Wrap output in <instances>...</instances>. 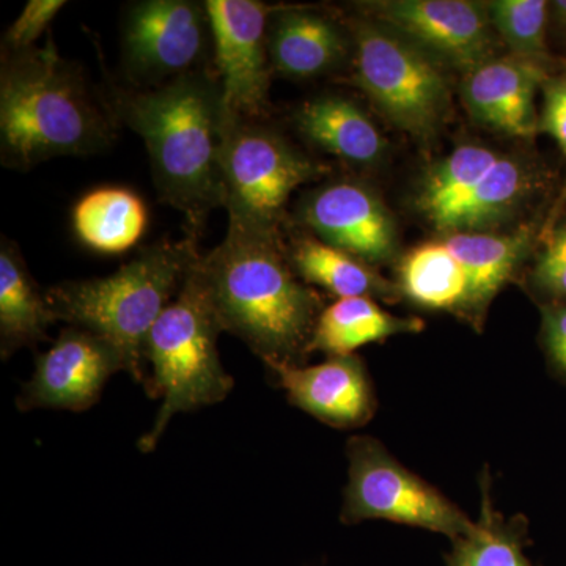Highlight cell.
Returning a JSON list of instances; mask_svg holds the SVG:
<instances>
[{
    "label": "cell",
    "mask_w": 566,
    "mask_h": 566,
    "mask_svg": "<svg viewBox=\"0 0 566 566\" xmlns=\"http://www.w3.org/2000/svg\"><path fill=\"white\" fill-rule=\"evenodd\" d=\"M296 222L308 233L370 264L397 252V226L378 193L359 181L337 180L304 197Z\"/></svg>",
    "instance_id": "obj_14"
},
{
    "label": "cell",
    "mask_w": 566,
    "mask_h": 566,
    "mask_svg": "<svg viewBox=\"0 0 566 566\" xmlns=\"http://www.w3.org/2000/svg\"><path fill=\"white\" fill-rule=\"evenodd\" d=\"M196 240H161L142 248L107 277L57 283L46 292L57 322L91 331L125 354L129 375L147 385L145 342L151 327L180 293L199 259Z\"/></svg>",
    "instance_id": "obj_4"
},
{
    "label": "cell",
    "mask_w": 566,
    "mask_h": 566,
    "mask_svg": "<svg viewBox=\"0 0 566 566\" xmlns=\"http://www.w3.org/2000/svg\"><path fill=\"white\" fill-rule=\"evenodd\" d=\"M294 408L338 430L364 427L375 417V386L356 354L327 357L318 365H286L270 370Z\"/></svg>",
    "instance_id": "obj_15"
},
{
    "label": "cell",
    "mask_w": 566,
    "mask_h": 566,
    "mask_svg": "<svg viewBox=\"0 0 566 566\" xmlns=\"http://www.w3.org/2000/svg\"><path fill=\"white\" fill-rule=\"evenodd\" d=\"M401 296L427 311L450 312L468 319L471 286L463 266L444 240L428 241L411 249L398 266Z\"/></svg>",
    "instance_id": "obj_23"
},
{
    "label": "cell",
    "mask_w": 566,
    "mask_h": 566,
    "mask_svg": "<svg viewBox=\"0 0 566 566\" xmlns=\"http://www.w3.org/2000/svg\"><path fill=\"white\" fill-rule=\"evenodd\" d=\"M549 6L545 0H493L486 10L494 31L512 48L513 55L545 63Z\"/></svg>",
    "instance_id": "obj_26"
},
{
    "label": "cell",
    "mask_w": 566,
    "mask_h": 566,
    "mask_svg": "<svg viewBox=\"0 0 566 566\" xmlns=\"http://www.w3.org/2000/svg\"><path fill=\"white\" fill-rule=\"evenodd\" d=\"M196 263L145 342L148 379L144 389L153 400L159 398L161 406L151 430L140 438L144 453L155 450L175 416L221 403L233 390L234 379L227 374L218 352L221 323Z\"/></svg>",
    "instance_id": "obj_5"
},
{
    "label": "cell",
    "mask_w": 566,
    "mask_h": 566,
    "mask_svg": "<svg viewBox=\"0 0 566 566\" xmlns=\"http://www.w3.org/2000/svg\"><path fill=\"white\" fill-rule=\"evenodd\" d=\"M547 77L545 63L513 54L493 57L465 73L461 96L480 125L505 136L531 139L539 132L536 92Z\"/></svg>",
    "instance_id": "obj_16"
},
{
    "label": "cell",
    "mask_w": 566,
    "mask_h": 566,
    "mask_svg": "<svg viewBox=\"0 0 566 566\" xmlns=\"http://www.w3.org/2000/svg\"><path fill=\"white\" fill-rule=\"evenodd\" d=\"M543 109L539 114V132L549 134L557 142L566 159V71L557 76L547 77L543 84ZM566 205V180L564 191L558 197L556 207L547 216L545 226L539 230V238H545L560 221Z\"/></svg>",
    "instance_id": "obj_28"
},
{
    "label": "cell",
    "mask_w": 566,
    "mask_h": 566,
    "mask_svg": "<svg viewBox=\"0 0 566 566\" xmlns=\"http://www.w3.org/2000/svg\"><path fill=\"white\" fill-rule=\"evenodd\" d=\"M354 82L397 128L427 139L444 122L450 88L439 61L381 22H352Z\"/></svg>",
    "instance_id": "obj_8"
},
{
    "label": "cell",
    "mask_w": 566,
    "mask_h": 566,
    "mask_svg": "<svg viewBox=\"0 0 566 566\" xmlns=\"http://www.w3.org/2000/svg\"><path fill=\"white\" fill-rule=\"evenodd\" d=\"M212 29V66L227 114L263 120L270 109L268 20L273 7L259 0H207Z\"/></svg>",
    "instance_id": "obj_11"
},
{
    "label": "cell",
    "mask_w": 566,
    "mask_h": 566,
    "mask_svg": "<svg viewBox=\"0 0 566 566\" xmlns=\"http://www.w3.org/2000/svg\"><path fill=\"white\" fill-rule=\"evenodd\" d=\"M543 240L534 266L528 273V286L543 307L566 305V219H560Z\"/></svg>",
    "instance_id": "obj_27"
},
{
    "label": "cell",
    "mask_w": 566,
    "mask_h": 566,
    "mask_svg": "<svg viewBox=\"0 0 566 566\" xmlns=\"http://www.w3.org/2000/svg\"><path fill=\"white\" fill-rule=\"evenodd\" d=\"M294 128L315 148L342 161L370 166L385 155L387 142L378 126L353 99L323 93L296 107Z\"/></svg>",
    "instance_id": "obj_19"
},
{
    "label": "cell",
    "mask_w": 566,
    "mask_h": 566,
    "mask_svg": "<svg viewBox=\"0 0 566 566\" xmlns=\"http://www.w3.org/2000/svg\"><path fill=\"white\" fill-rule=\"evenodd\" d=\"M65 6L63 0H29L17 21L3 33L2 54H20L35 48V41Z\"/></svg>",
    "instance_id": "obj_29"
},
{
    "label": "cell",
    "mask_w": 566,
    "mask_h": 566,
    "mask_svg": "<svg viewBox=\"0 0 566 566\" xmlns=\"http://www.w3.org/2000/svg\"><path fill=\"white\" fill-rule=\"evenodd\" d=\"M551 9L554 11L557 24L566 29V0H557V2L551 3Z\"/></svg>",
    "instance_id": "obj_31"
},
{
    "label": "cell",
    "mask_w": 566,
    "mask_h": 566,
    "mask_svg": "<svg viewBox=\"0 0 566 566\" xmlns=\"http://www.w3.org/2000/svg\"><path fill=\"white\" fill-rule=\"evenodd\" d=\"M147 223L144 200L122 186L93 189L73 210V229L81 243L111 255L129 251L139 243Z\"/></svg>",
    "instance_id": "obj_24"
},
{
    "label": "cell",
    "mask_w": 566,
    "mask_h": 566,
    "mask_svg": "<svg viewBox=\"0 0 566 566\" xmlns=\"http://www.w3.org/2000/svg\"><path fill=\"white\" fill-rule=\"evenodd\" d=\"M423 329V319L389 314L370 297H344L324 307L316 322L311 353L349 356L365 345Z\"/></svg>",
    "instance_id": "obj_22"
},
{
    "label": "cell",
    "mask_w": 566,
    "mask_h": 566,
    "mask_svg": "<svg viewBox=\"0 0 566 566\" xmlns=\"http://www.w3.org/2000/svg\"><path fill=\"white\" fill-rule=\"evenodd\" d=\"M348 483L340 520L346 526L386 520L458 539L471 534L475 521L438 488L409 471L371 436L346 442Z\"/></svg>",
    "instance_id": "obj_9"
},
{
    "label": "cell",
    "mask_w": 566,
    "mask_h": 566,
    "mask_svg": "<svg viewBox=\"0 0 566 566\" xmlns=\"http://www.w3.org/2000/svg\"><path fill=\"white\" fill-rule=\"evenodd\" d=\"M118 371L129 374L128 359L118 346L91 331L65 327L54 346L36 359L32 378L18 394V409L87 411Z\"/></svg>",
    "instance_id": "obj_12"
},
{
    "label": "cell",
    "mask_w": 566,
    "mask_h": 566,
    "mask_svg": "<svg viewBox=\"0 0 566 566\" xmlns=\"http://www.w3.org/2000/svg\"><path fill=\"white\" fill-rule=\"evenodd\" d=\"M222 208L229 222L281 232L290 197L327 167L256 118L227 114L221 155Z\"/></svg>",
    "instance_id": "obj_7"
},
{
    "label": "cell",
    "mask_w": 566,
    "mask_h": 566,
    "mask_svg": "<svg viewBox=\"0 0 566 566\" xmlns=\"http://www.w3.org/2000/svg\"><path fill=\"white\" fill-rule=\"evenodd\" d=\"M294 237L285 248L294 273L307 285L322 286L338 300L370 297L382 303H397L401 294L397 285L376 273L374 266L342 249L323 243L314 234Z\"/></svg>",
    "instance_id": "obj_21"
},
{
    "label": "cell",
    "mask_w": 566,
    "mask_h": 566,
    "mask_svg": "<svg viewBox=\"0 0 566 566\" xmlns=\"http://www.w3.org/2000/svg\"><path fill=\"white\" fill-rule=\"evenodd\" d=\"M118 120L84 71L59 54L52 36L43 48L2 54L0 158L9 169L31 170L59 156L106 150Z\"/></svg>",
    "instance_id": "obj_3"
},
{
    "label": "cell",
    "mask_w": 566,
    "mask_h": 566,
    "mask_svg": "<svg viewBox=\"0 0 566 566\" xmlns=\"http://www.w3.org/2000/svg\"><path fill=\"white\" fill-rule=\"evenodd\" d=\"M542 344L551 370L566 386V305L542 308Z\"/></svg>",
    "instance_id": "obj_30"
},
{
    "label": "cell",
    "mask_w": 566,
    "mask_h": 566,
    "mask_svg": "<svg viewBox=\"0 0 566 566\" xmlns=\"http://www.w3.org/2000/svg\"><path fill=\"white\" fill-rule=\"evenodd\" d=\"M349 41L337 21L304 7H273L268 20V50L274 73L312 80L342 65Z\"/></svg>",
    "instance_id": "obj_17"
},
{
    "label": "cell",
    "mask_w": 566,
    "mask_h": 566,
    "mask_svg": "<svg viewBox=\"0 0 566 566\" xmlns=\"http://www.w3.org/2000/svg\"><path fill=\"white\" fill-rule=\"evenodd\" d=\"M364 10L436 61L465 73L493 59L494 28L486 6L469 0H386L365 3Z\"/></svg>",
    "instance_id": "obj_13"
},
{
    "label": "cell",
    "mask_w": 566,
    "mask_h": 566,
    "mask_svg": "<svg viewBox=\"0 0 566 566\" xmlns=\"http://www.w3.org/2000/svg\"><path fill=\"white\" fill-rule=\"evenodd\" d=\"M535 223L517 227L510 233L463 232L442 234L449 251L468 274L471 301L465 322L474 327L485 323L486 312L505 283L512 281L532 252Z\"/></svg>",
    "instance_id": "obj_18"
},
{
    "label": "cell",
    "mask_w": 566,
    "mask_h": 566,
    "mask_svg": "<svg viewBox=\"0 0 566 566\" xmlns=\"http://www.w3.org/2000/svg\"><path fill=\"white\" fill-rule=\"evenodd\" d=\"M534 170L482 145H461L423 175L416 208L439 233L488 232L532 197Z\"/></svg>",
    "instance_id": "obj_6"
},
{
    "label": "cell",
    "mask_w": 566,
    "mask_h": 566,
    "mask_svg": "<svg viewBox=\"0 0 566 566\" xmlns=\"http://www.w3.org/2000/svg\"><path fill=\"white\" fill-rule=\"evenodd\" d=\"M480 515L471 534L453 539L447 566H532L526 556L528 524L523 515L506 517L495 509L491 475H480Z\"/></svg>",
    "instance_id": "obj_25"
},
{
    "label": "cell",
    "mask_w": 566,
    "mask_h": 566,
    "mask_svg": "<svg viewBox=\"0 0 566 566\" xmlns=\"http://www.w3.org/2000/svg\"><path fill=\"white\" fill-rule=\"evenodd\" d=\"M223 333L243 340L270 370L304 365L319 294L294 273L281 232L229 222L226 238L196 263Z\"/></svg>",
    "instance_id": "obj_2"
},
{
    "label": "cell",
    "mask_w": 566,
    "mask_h": 566,
    "mask_svg": "<svg viewBox=\"0 0 566 566\" xmlns=\"http://www.w3.org/2000/svg\"><path fill=\"white\" fill-rule=\"evenodd\" d=\"M118 123L145 142L153 180L164 203L185 216L197 241L222 207L223 107L214 66L155 88L114 87L104 95Z\"/></svg>",
    "instance_id": "obj_1"
},
{
    "label": "cell",
    "mask_w": 566,
    "mask_h": 566,
    "mask_svg": "<svg viewBox=\"0 0 566 566\" xmlns=\"http://www.w3.org/2000/svg\"><path fill=\"white\" fill-rule=\"evenodd\" d=\"M57 322L46 293L29 273L17 243L0 240V356L48 340V329Z\"/></svg>",
    "instance_id": "obj_20"
},
{
    "label": "cell",
    "mask_w": 566,
    "mask_h": 566,
    "mask_svg": "<svg viewBox=\"0 0 566 566\" xmlns=\"http://www.w3.org/2000/svg\"><path fill=\"white\" fill-rule=\"evenodd\" d=\"M212 29L207 3L140 0L122 21V69L133 88L161 87L208 63Z\"/></svg>",
    "instance_id": "obj_10"
}]
</instances>
